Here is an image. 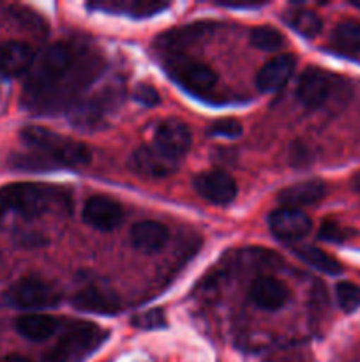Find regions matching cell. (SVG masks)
Returning a JSON list of instances; mask_svg holds the SVG:
<instances>
[{"mask_svg":"<svg viewBox=\"0 0 360 362\" xmlns=\"http://www.w3.org/2000/svg\"><path fill=\"white\" fill-rule=\"evenodd\" d=\"M193 186L201 198L215 205H228L236 197V182L222 170H210L194 177Z\"/></svg>","mask_w":360,"mask_h":362,"instance_id":"7","label":"cell"},{"mask_svg":"<svg viewBox=\"0 0 360 362\" xmlns=\"http://www.w3.org/2000/svg\"><path fill=\"white\" fill-rule=\"evenodd\" d=\"M94 6L101 7V9H113V11H124L131 9L133 14L141 16V14H154L155 11H161L168 7V4H154V2H106V4H94Z\"/></svg>","mask_w":360,"mask_h":362,"instance_id":"25","label":"cell"},{"mask_svg":"<svg viewBox=\"0 0 360 362\" xmlns=\"http://www.w3.org/2000/svg\"><path fill=\"white\" fill-rule=\"evenodd\" d=\"M332 45L342 53H360V23L344 20L335 25L332 32Z\"/></svg>","mask_w":360,"mask_h":362,"instance_id":"20","label":"cell"},{"mask_svg":"<svg viewBox=\"0 0 360 362\" xmlns=\"http://www.w3.org/2000/svg\"><path fill=\"white\" fill-rule=\"evenodd\" d=\"M325 193H327V187L321 180H306V182L293 184L279 191L277 200L279 204H282V207L300 209L318 204L325 197Z\"/></svg>","mask_w":360,"mask_h":362,"instance_id":"16","label":"cell"},{"mask_svg":"<svg viewBox=\"0 0 360 362\" xmlns=\"http://www.w3.org/2000/svg\"><path fill=\"white\" fill-rule=\"evenodd\" d=\"M136 99L140 103H143L145 106H155L159 103V94L154 87L143 83V85H138Z\"/></svg>","mask_w":360,"mask_h":362,"instance_id":"29","label":"cell"},{"mask_svg":"<svg viewBox=\"0 0 360 362\" xmlns=\"http://www.w3.org/2000/svg\"><path fill=\"white\" fill-rule=\"evenodd\" d=\"M134 325L141 329H152V327H161L164 324V318H162V313L159 310L148 311V313L141 315V317L134 318Z\"/></svg>","mask_w":360,"mask_h":362,"instance_id":"28","label":"cell"},{"mask_svg":"<svg viewBox=\"0 0 360 362\" xmlns=\"http://www.w3.org/2000/svg\"><path fill=\"white\" fill-rule=\"evenodd\" d=\"M169 232L164 225L157 221H140L131 228V243L143 253H155L166 246Z\"/></svg>","mask_w":360,"mask_h":362,"instance_id":"18","label":"cell"},{"mask_svg":"<svg viewBox=\"0 0 360 362\" xmlns=\"http://www.w3.org/2000/svg\"><path fill=\"white\" fill-rule=\"evenodd\" d=\"M56 329H59V320L49 315L32 313L16 318V331L30 341H44L55 334Z\"/></svg>","mask_w":360,"mask_h":362,"instance_id":"19","label":"cell"},{"mask_svg":"<svg viewBox=\"0 0 360 362\" xmlns=\"http://www.w3.org/2000/svg\"><path fill=\"white\" fill-rule=\"evenodd\" d=\"M249 297L260 310L265 311H275L281 310L292 297L288 286L277 278L272 276H263V278L254 279L251 285Z\"/></svg>","mask_w":360,"mask_h":362,"instance_id":"11","label":"cell"},{"mask_svg":"<svg viewBox=\"0 0 360 362\" xmlns=\"http://www.w3.org/2000/svg\"><path fill=\"white\" fill-rule=\"evenodd\" d=\"M286 21L289 23V27L295 28L300 35L304 37H316L318 34L323 28V21L321 18L318 16L314 11H307V9H295L292 13H288L286 16Z\"/></svg>","mask_w":360,"mask_h":362,"instance_id":"22","label":"cell"},{"mask_svg":"<svg viewBox=\"0 0 360 362\" xmlns=\"http://www.w3.org/2000/svg\"><path fill=\"white\" fill-rule=\"evenodd\" d=\"M179 159L169 158L157 147H140L131 156V166L147 177H166L176 170Z\"/></svg>","mask_w":360,"mask_h":362,"instance_id":"13","label":"cell"},{"mask_svg":"<svg viewBox=\"0 0 360 362\" xmlns=\"http://www.w3.org/2000/svg\"><path fill=\"white\" fill-rule=\"evenodd\" d=\"M219 6L232 7V9H253V7H261V2H219Z\"/></svg>","mask_w":360,"mask_h":362,"instance_id":"31","label":"cell"},{"mask_svg":"<svg viewBox=\"0 0 360 362\" xmlns=\"http://www.w3.org/2000/svg\"><path fill=\"white\" fill-rule=\"evenodd\" d=\"M330 92V78L318 67H309L300 76L296 85V98L306 108H318L323 105Z\"/></svg>","mask_w":360,"mask_h":362,"instance_id":"12","label":"cell"},{"mask_svg":"<svg viewBox=\"0 0 360 362\" xmlns=\"http://www.w3.org/2000/svg\"><path fill=\"white\" fill-rule=\"evenodd\" d=\"M35 53L28 42L6 41L0 45V73L20 76L34 66Z\"/></svg>","mask_w":360,"mask_h":362,"instance_id":"14","label":"cell"},{"mask_svg":"<svg viewBox=\"0 0 360 362\" xmlns=\"http://www.w3.org/2000/svg\"><path fill=\"white\" fill-rule=\"evenodd\" d=\"M268 225H270L272 233L277 239L296 240L311 232L313 221L302 209L281 207L272 212L270 218H268Z\"/></svg>","mask_w":360,"mask_h":362,"instance_id":"9","label":"cell"},{"mask_svg":"<svg viewBox=\"0 0 360 362\" xmlns=\"http://www.w3.org/2000/svg\"><path fill=\"white\" fill-rule=\"evenodd\" d=\"M64 193L52 186L16 182L0 187V221L6 219H35L64 202Z\"/></svg>","mask_w":360,"mask_h":362,"instance_id":"3","label":"cell"},{"mask_svg":"<svg viewBox=\"0 0 360 362\" xmlns=\"http://www.w3.org/2000/svg\"><path fill=\"white\" fill-rule=\"evenodd\" d=\"M97 59L81 55L69 42H55L39 57L25 85V105L35 112H56L73 101L97 74Z\"/></svg>","mask_w":360,"mask_h":362,"instance_id":"1","label":"cell"},{"mask_svg":"<svg viewBox=\"0 0 360 362\" xmlns=\"http://www.w3.org/2000/svg\"><path fill=\"white\" fill-rule=\"evenodd\" d=\"M102 338L104 334L92 324H78L44 357V362H78L90 354Z\"/></svg>","mask_w":360,"mask_h":362,"instance_id":"5","label":"cell"},{"mask_svg":"<svg viewBox=\"0 0 360 362\" xmlns=\"http://www.w3.org/2000/svg\"><path fill=\"white\" fill-rule=\"evenodd\" d=\"M210 28V27H208ZM207 25H193V27H186L182 30H175L172 34L164 35V41H168V45H186V42L193 41V39L201 37L203 34L208 32Z\"/></svg>","mask_w":360,"mask_h":362,"instance_id":"26","label":"cell"},{"mask_svg":"<svg viewBox=\"0 0 360 362\" xmlns=\"http://www.w3.org/2000/svg\"><path fill=\"white\" fill-rule=\"evenodd\" d=\"M168 73L176 83L193 94H207L217 83V74L207 64L191 59H173L168 64Z\"/></svg>","mask_w":360,"mask_h":362,"instance_id":"6","label":"cell"},{"mask_svg":"<svg viewBox=\"0 0 360 362\" xmlns=\"http://www.w3.org/2000/svg\"><path fill=\"white\" fill-rule=\"evenodd\" d=\"M320 237L325 240H330V243H339V240L344 239V232H342V228L337 223L325 221L320 230Z\"/></svg>","mask_w":360,"mask_h":362,"instance_id":"30","label":"cell"},{"mask_svg":"<svg viewBox=\"0 0 360 362\" xmlns=\"http://www.w3.org/2000/svg\"><path fill=\"white\" fill-rule=\"evenodd\" d=\"M295 255L302 262H306L307 265L314 267L316 271L325 272V274L337 276L342 272V265L339 264L335 258H332L330 255H327L325 251H321L320 247L314 246H300L295 250Z\"/></svg>","mask_w":360,"mask_h":362,"instance_id":"21","label":"cell"},{"mask_svg":"<svg viewBox=\"0 0 360 362\" xmlns=\"http://www.w3.org/2000/svg\"><path fill=\"white\" fill-rule=\"evenodd\" d=\"M83 221L99 232H112L122 223L124 209L108 197H92L83 205Z\"/></svg>","mask_w":360,"mask_h":362,"instance_id":"8","label":"cell"},{"mask_svg":"<svg viewBox=\"0 0 360 362\" xmlns=\"http://www.w3.org/2000/svg\"><path fill=\"white\" fill-rule=\"evenodd\" d=\"M352 6H353V7H359V9H360V2H359V0H353Z\"/></svg>","mask_w":360,"mask_h":362,"instance_id":"33","label":"cell"},{"mask_svg":"<svg viewBox=\"0 0 360 362\" xmlns=\"http://www.w3.org/2000/svg\"><path fill=\"white\" fill-rule=\"evenodd\" d=\"M208 134L222 138H236L242 134V126H240V122H236L233 119L217 120V122H214L208 127Z\"/></svg>","mask_w":360,"mask_h":362,"instance_id":"27","label":"cell"},{"mask_svg":"<svg viewBox=\"0 0 360 362\" xmlns=\"http://www.w3.org/2000/svg\"><path fill=\"white\" fill-rule=\"evenodd\" d=\"M73 304L78 310L88 311V313L116 315L120 310V303L116 296L99 288V286H88V288L74 293Z\"/></svg>","mask_w":360,"mask_h":362,"instance_id":"17","label":"cell"},{"mask_svg":"<svg viewBox=\"0 0 360 362\" xmlns=\"http://www.w3.org/2000/svg\"><path fill=\"white\" fill-rule=\"evenodd\" d=\"M335 296H337V303L346 313H353L360 308V286L355 283L342 281L335 286Z\"/></svg>","mask_w":360,"mask_h":362,"instance_id":"24","label":"cell"},{"mask_svg":"<svg viewBox=\"0 0 360 362\" xmlns=\"http://www.w3.org/2000/svg\"><path fill=\"white\" fill-rule=\"evenodd\" d=\"M296 59L293 55H279L268 60L256 74V85L263 92L279 90L286 85L295 71Z\"/></svg>","mask_w":360,"mask_h":362,"instance_id":"15","label":"cell"},{"mask_svg":"<svg viewBox=\"0 0 360 362\" xmlns=\"http://www.w3.org/2000/svg\"><path fill=\"white\" fill-rule=\"evenodd\" d=\"M155 147L168 154L169 158L180 159L191 148V131L184 122L175 119L164 120L155 127Z\"/></svg>","mask_w":360,"mask_h":362,"instance_id":"10","label":"cell"},{"mask_svg":"<svg viewBox=\"0 0 360 362\" xmlns=\"http://www.w3.org/2000/svg\"><path fill=\"white\" fill-rule=\"evenodd\" d=\"M62 293L53 283L28 276L14 283L7 292V300L20 310H41L60 303Z\"/></svg>","mask_w":360,"mask_h":362,"instance_id":"4","label":"cell"},{"mask_svg":"<svg viewBox=\"0 0 360 362\" xmlns=\"http://www.w3.org/2000/svg\"><path fill=\"white\" fill-rule=\"evenodd\" d=\"M21 140L32 148L30 154L14 158L16 168L42 172L48 168H76L90 161V151L80 141L62 136L41 126H27L21 129Z\"/></svg>","mask_w":360,"mask_h":362,"instance_id":"2","label":"cell"},{"mask_svg":"<svg viewBox=\"0 0 360 362\" xmlns=\"http://www.w3.org/2000/svg\"><path fill=\"white\" fill-rule=\"evenodd\" d=\"M2 362H32V361L27 359V357H23V356H7Z\"/></svg>","mask_w":360,"mask_h":362,"instance_id":"32","label":"cell"},{"mask_svg":"<svg viewBox=\"0 0 360 362\" xmlns=\"http://www.w3.org/2000/svg\"><path fill=\"white\" fill-rule=\"evenodd\" d=\"M251 45L261 52H277L284 46V35L277 28L261 25L251 30Z\"/></svg>","mask_w":360,"mask_h":362,"instance_id":"23","label":"cell"}]
</instances>
